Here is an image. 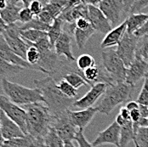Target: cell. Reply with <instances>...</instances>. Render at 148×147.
Returning <instances> with one entry per match:
<instances>
[{"label":"cell","mask_w":148,"mask_h":147,"mask_svg":"<svg viewBox=\"0 0 148 147\" xmlns=\"http://www.w3.org/2000/svg\"><path fill=\"white\" fill-rule=\"evenodd\" d=\"M21 9V7L17 6L15 3L9 2L6 8L0 10V17L7 25L16 23V21H19V15Z\"/></svg>","instance_id":"cell-21"},{"label":"cell","mask_w":148,"mask_h":147,"mask_svg":"<svg viewBox=\"0 0 148 147\" xmlns=\"http://www.w3.org/2000/svg\"><path fill=\"white\" fill-rule=\"evenodd\" d=\"M140 127H148V118L142 119L140 122Z\"/></svg>","instance_id":"cell-56"},{"label":"cell","mask_w":148,"mask_h":147,"mask_svg":"<svg viewBox=\"0 0 148 147\" xmlns=\"http://www.w3.org/2000/svg\"><path fill=\"white\" fill-rule=\"evenodd\" d=\"M139 38H140L134 34L126 31L118 45L116 52L123 61L126 67H129L136 57V49Z\"/></svg>","instance_id":"cell-8"},{"label":"cell","mask_w":148,"mask_h":147,"mask_svg":"<svg viewBox=\"0 0 148 147\" xmlns=\"http://www.w3.org/2000/svg\"><path fill=\"white\" fill-rule=\"evenodd\" d=\"M1 86L7 97L16 105L23 106L30 104L44 103L45 98L38 88H30L12 83L7 78L1 80Z\"/></svg>","instance_id":"cell-3"},{"label":"cell","mask_w":148,"mask_h":147,"mask_svg":"<svg viewBox=\"0 0 148 147\" xmlns=\"http://www.w3.org/2000/svg\"><path fill=\"white\" fill-rule=\"evenodd\" d=\"M119 114L125 118L126 120H130V111L125 107V106H123L120 108V111H119Z\"/></svg>","instance_id":"cell-47"},{"label":"cell","mask_w":148,"mask_h":147,"mask_svg":"<svg viewBox=\"0 0 148 147\" xmlns=\"http://www.w3.org/2000/svg\"><path fill=\"white\" fill-rule=\"evenodd\" d=\"M34 147H45L43 139H35Z\"/></svg>","instance_id":"cell-54"},{"label":"cell","mask_w":148,"mask_h":147,"mask_svg":"<svg viewBox=\"0 0 148 147\" xmlns=\"http://www.w3.org/2000/svg\"><path fill=\"white\" fill-rule=\"evenodd\" d=\"M134 34L135 36L139 37V38H140V37H142V36H145V35L148 34V20L146 21V23H145L140 29L137 30Z\"/></svg>","instance_id":"cell-46"},{"label":"cell","mask_w":148,"mask_h":147,"mask_svg":"<svg viewBox=\"0 0 148 147\" xmlns=\"http://www.w3.org/2000/svg\"><path fill=\"white\" fill-rule=\"evenodd\" d=\"M34 83L38 88L45 98V104L49 107L54 118L59 117L73 106L75 99L69 98L60 92L56 81L50 76L34 80Z\"/></svg>","instance_id":"cell-1"},{"label":"cell","mask_w":148,"mask_h":147,"mask_svg":"<svg viewBox=\"0 0 148 147\" xmlns=\"http://www.w3.org/2000/svg\"><path fill=\"white\" fill-rule=\"evenodd\" d=\"M134 87L126 83H117L107 85L101 101L97 105L98 112L109 115L118 105L125 103L131 98Z\"/></svg>","instance_id":"cell-4"},{"label":"cell","mask_w":148,"mask_h":147,"mask_svg":"<svg viewBox=\"0 0 148 147\" xmlns=\"http://www.w3.org/2000/svg\"><path fill=\"white\" fill-rule=\"evenodd\" d=\"M59 17L64 22L68 24H73L79 18H89V5L81 3L73 8L64 10Z\"/></svg>","instance_id":"cell-20"},{"label":"cell","mask_w":148,"mask_h":147,"mask_svg":"<svg viewBox=\"0 0 148 147\" xmlns=\"http://www.w3.org/2000/svg\"><path fill=\"white\" fill-rule=\"evenodd\" d=\"M148 70V62L141 58L140 56L136 55L134 62L127 67L126 71V79L125 83L132 87L145 77Z\"/></svg>","instance_id":"cell-12"},{"label":"cell","mask_w":148,"mask_h":147,"mask_svg":"<svg viewBox=\"0 0 148 147\" xmlns=\"http://www.w3.org/2000/svg\"><path fill=\"white\" fill-rule=\"evenodd\" d=\"M127 30V22L126 20L123 21L119 26L115 27L111 30L107 34H106L102 42L101 43V48L107 49L112 46L119 45L123 35L125 34Z\"/></svg>","instance_id":"cell-19"},{"label":"cell","mask_w":148,"mask_h":147,"mask_svg":"<svg viewBox=\"0 0 148 147\" xmlns=\"http://www.w3.org/2000/svg\"><path fill=\"white\" fill-rule=\"evenodd\" d=\"M35 139L31 135H25L3 141L2 147H34Z\"/></svg>","instance_id":"cell-25"},{"label":"cell","mask_w":148,"mask_h":147,"mask_svg":"<svg viewBox=\"0 0 148 147\" xmlns=\"http://www.w3.org/2000/svg\"><path fill=\"white\" fill-rule=\"evenodd\" d=\"M0 122H1V133L4 140L25 136V133L19 127V125L9 118L1 109H0Z\"/></svg>","instance_id":"cell-17"},{"label":"cell","mask_w":148,"mask_h":147,"mask_svg":"<svg viewBox=\"0 0 148 147\" xmlns=\"http://www.w3.org/2000/svg\"><path fill=\"white\" fill-rule=\"evenodd\" d=\"M101 59L104 70L112 81L115 83H125L127 67L117 52L113 49H106L101 53Z\"/></svg>","instance_id":"cell-5"},{"label":"cell","mask_w":148,"mask_h":147,"mask_svg":"<svg viewBox=\"0 0 148 147\" xmlns=\"http://www.w3.org/2000/svg\"><path fill=\"white\" fill-rule=\"evenodd\" d=\"M0 109L19 125L25 135H28L27 127V112L21 105L12 102L8 97L0 94Z\"/></svg>","instance_id":"cell-7"},{"label":"cell","mask_w":148,"mask_h":147,"mask_svg":"<svg viewBox=\"0 0 148 147\" xmlns=\"http://www.w3.org/2000/svg\"><path fill=\"white\" fill-rule=\"evenodd\" d=\"M89 20L95 31L107 34L112 29V25L97 6L89 5Z\"/></svg>","instance_id":"cell-15"},{"label":"cell","mask_w":148,"mask_h":147,"mask_svg":"<svg viewBox=\"0 0 148 147\" xmlns=\"http://www.w3.org/2000/svg\"><path fill=\"white\" fill-rule=\"evenodd\" d=\"M32 1V0H9V2L13 3H15V4H16L18 2H22L24 7H29L30 3H31Z\"/></svg>","instance_id":"cell-51"},{"label":"cell","mask_w":148,"mask_h":147,"mask_svg":"<svg viewBox=\"0 0 148 147\" xmlns=\"http://www.w3.org/2000/svg\"><path fill=\"white\" fill-rule=\"evenodd\" d=\"M0 57L12 65L23 67L26 70L38 71V72L47 74L45 69H43L39 66H32L29 64L26 59L21 58L20 56H18L16 54H15L12 51V49L10 48L9 44H7L3 35H0Z\"/></svg>","instance_id":"cell-10"},{"label":"cell","mask_w":148,"mask_h":147,"mask_svg":"<svg viewBox=\"0 0 148 147\" xmlns=\"http://www.w3.org/2000/svg\"><path fill=\"white\" fill-rule=\"evenodd\" d=\"M63 24L64 21L61 20L60 17H57L54 23L50 26L49 30L47 31L48 32V38L50 41V44H52V46L54 47L56 42L58 40L60 36L61 35L62 31H63Z\"/></svg>","instance_id":"cell-28"},{"label":"cell","mask_w":148,"mask_h":147,"mask_svg":"<svg viewBox=\"0 0 148 147\" xmlns=\"http://www.w3.org/2000/svg\"><path fill=\"white\" fill-rule=\"evenodd\" d=\"M102 0H85L84 3L88 4V5H93V6H99V4L101 3Z\"/></svg>","instance_id":"cell-52"},{"label":"cell","mask_w":148,"mask_h":147,"mask_svg":"<svg viewBox=\"0 0 148 147\" xmlns=\"http://www.w3.org/2000/svg\"><path fill=\"white\" fill-rule=\"evenodd\" d=\"M130 121H131V120H126V119L123 118V117H122L120 114L117 115L116 119H115V122L119 124L120 127H123V126H125V125H126Z\"/></svg>","instance_id":"cell-48"},{"label":"cell","mask_w":148,"mask_h":147,"mask_svg":"<svg viewBox=\"0 0 148 147\" xmlns=\"http://www.w3.org/2000/svg\"><path fill=\"white\" fill-rule=\"evenodd\" d=\"M64 147H77L74 145L73 142H67V143H65Z\"/></svg>","instance_id":"cell-59"},{"label":"cell","mask_w":148,"mask_h":147,"mask_svg":"<svg viewBox=\"0 0 148 147\" xmlns=\"http://www.w3.org/2000/svg\"><path fill=\"white\" fill-rule=\"evenodd\" d=\"M37 1L40 2V3L44 5V7H45V5H47L48 3H49L52 0H37Z\"/></svg>","instance_id":"cell-57"},{"label":"cell","mask_w":148,"mask_h":147,"mask_svg":"<svg viewBox=\"0 0 148 147\" xmlns=\"http://www.w3.org/2000/svg\"><path fill=\"white\" fill-rule=\"evenodd\" d=\"M21 31V26L14 23L7 26V28L3 35L12 51L21 58L26 59L29 45L25 42L24 39H22Z\"/></svg>","instance_id":"cell-6"},{"label":"cell","mask_w":148,"mask_h":147,"mask_svg":"<svg viewBox=\"0 0 148 147\" xmlns=\"http://www.w3.org/2000/svg\"><path fill=\"white\" fill-rule=\"evenodd\" d=\"M8 3H9V0H0V10L5 9Z\"/></svg>","instance_id":"cell-55"},{"label":"cell","mask_w":148,"mask_h":147,"mask_svg":"<svg viewBox=\"0 0 148 147\" xmlns=\"http://www.w3.org/2000/svg\"><path fill=\"white\" fill-rule=\"evenodd\" d=\"M36 17L38 18L41 21L45 22L46 24H49V25H52L56 20L49 12H48L47 10H43V11Z\"/></svg>","instance_id":"cell-44"},{"label":"cell","mask_w":148,"mask_h":147,"mask_svg":"<svg viewBox=\"0 0 148 147\" xmlns=\"http://www.w3.org/2000/svg\"><path fill=\"white\" fill-rule=\"evenodd\" d=\"M145 78H147L148 79V72H147V74H146V76H145Z\"/></svg>","instance_id":"cell-60"},{"label":"cell","mask_w":148,"mask_h":147,"mask_svg":"<svg viewBox=\"0 0 148 147\" xmlns=\"http://www.w3.org/2000/svg\"><path fill=\"white\" fill-rule=\"evenodd\" d=\"M120 133H121V127L116 122H113L105 130L98 133L96 138L92 142V144L95 147H98L105 144H111L116 147H119Z\"/></svg>","instance_id":"cell-13"},{"label":"cell","mask_w":148,"mask_h":147,"mask_svg":"<svg viewBox=\"0 0 148 147\" xmlns=\"http://www.w3.org/2000/svg\"><path fill=\"white\" fill-rule=\"evenodd\" d=\"M148 6V0H135L132 5L130 14L131 13H140L145 7Z\"/></svg>","instance_id":"cell-43"},{"label":"cell","mask_w":148,"mask_h":147,"mask_svg":"<svg viewBox=\"0 0 148 147\" xmlns=\"http://www.w3.org/2000/svg\"><path fill=\"white\" fill-rule=\"evenodd\" d=\"M69 27H72L74 28H77V29L81 30H86L92 27L91 22L89 20V18H79L77 19L74 23L73 24H69Z\"/></svg>","instance_id":"cell-41"},{"label":"cell","mask_w":148,"mask_h":147,"mask_svg":"<svg viewBox=\"0 0 148 147\" xmlns=\"http://www.w3.org/2000/svg\"><path fill=\"white\" fill-rule=\"evenodd\" d=\"M21 36L22 39H24L27 43H32L35 44L48 36L47 31H38V30H21Z\"/></svg>","instance_id":"cell-29"},{"label":"cell","mask_w":148,"mask_h":147,"mask_svg":"<svg viewBox=\"0 0 148 147\" xmlns=\"http://www.w3.org/2000/svg\"><path fill=\"white\" fill-rule=\"evenodd\" d=\"M137 102L141 105H145L148 106V79L145 78L143 86L140 89V92L138 95L137 98Z\"/></svg>","instance_id":"cell-39"},{"label":"cell","mask_w":148,"mask_h":147,"mask_svg":"<svg viewBox=\"0 0 148 147\" xmlns=\"http://www.w3.org/2000/svg\"><path fill=\"white\" fill-rule=\"evenodd\" d=\"M106 87L107 84L105 83H97L94 84L84 97L75 101L73 106L82 110L93 107V105L97 102V101L101 97H102L104 93L106 92Z\"/></svg>","instance_id":"cell-14"},{"label":"cell","mask_w":148,"mask_h":147,"mask_svg":"<svg viewBox=\"0 0 148 147\" xmlns=\"http://www.w3.org/2000/svg\"><path fill=\"white\" fill-rule=\"evenodd\" d=\"M135 133L134 131L133 122L130 121L125 126L121 127L120 133V146L126 147L131 141H134Z\"/></svg>","instance_id":"cell-27"},{"label":"cell","mask_w":148,"mask_h":147,"mask_svg":"<svg viewBox=\"0 0 148 147\" xmlns=\"http://www.w3.org/2000/svg\"><path fill=\"white\" fill-rule=\"evenodd\" d=\"M133 142L135 147H148V127H139Z\"/></svg>","instance_id":"cell-33"},{"label":"cell","mask_w":148,"mask_h":147,"mask_svg":"<svg viewBox=\"0 0 148 147\" xmlns=\"http://www.w3.org/2000/svg\"><path fill=\"white\" fill-rule=\"evenodd\" d=\"M51 25L46 24L45 22L41 21L38 18H33L31 21L26 24H22L21 26V30H38V31H48L50 28Z\"/></svg>","instance_id":"cell-35"},{"label":"cell","mask_w":148,"mask_h":147,"mask_svg":"<svg viewBox=\"0 0 148 147\" xmlns=\"http://www.w3.org/2000/svg\"><path fill=\"white\" fill-rule=\"evenodd\" d=\"M62 79H65L76 89L79 88L82 86H87V87L89 86V83L84 78L82 72H80V71L68 72L63 75Z\"/></svg>","instance_id":"cell-24"},{"label":"cell","mask_w":148,"mask_h":147,"mask_svg":"<svg viewBox=\"0 0 148 147\" xmlns=\"http://www.w3.org/2000/svg\"><path fill=\"white\" fill-rule=\"evenodd\" d=\"M27 112V127L28 134L34 139H43L48 133L54 117L49 107L43 103H34L21 106Z\"/></svg>","instance_id":"cell-2"},{"label":"cell","mask_w":148,"mask_h":147,"mask_svg":"<svg viewBox=\"0 0 148 147\" xmlns=\"http://www.w3.org/2000/svg\"><path fill=\"white\" fill-rule=\"evenodd\" d=\"M98 7L110 21L112 27L119 26L122 15L125 14L123 0H102Z\"/></svg>","instance_id":"cell-11"},{"label":"cell","mask_w":148,"mask_h":147,"mask_svg":"<svg viewBox=\"0 0 148 147\" xmlns=\"http://www.w3.org/2000/svg\"><path fill=\"white\" fill-rule=\"evenodd\" d=\"M40 52L39 50L33 45H29L27 53V59L26 60L32 66H38V62L40 60Z\"/></svg>","instance_id":"cell-38"},{"label":"cell","mask_w":148,"mask_h":147,"mask_svg":"<svg viewBox=\"0 0 148 147\" xmlns=\"http://www.w3.org/2000/svg\"><path fill=\"white\" fill-rule=\"evenodd\" d=\"M98 112L96 107H90L81 111H68V115L73 125L78 129L84 131L90 123L92 119Z\"/></svg>","instance_id":"cell-16"},{"label":"cell","mask_w":148,"mask_h":147,"mask_svg":"<svg viewBox=\"0 0 148 147\" xmlns=\"http://www.w3.org/2000/svg\"><path fill=\"white\" fill-rule=\"evenodd\" d=\"M76 66L79 71L82 72L90 67L95 66V60L93 56L88 54H84L80 55L76 60Z\"/></svg>","instance_id":"cell-34"},{"label":"cell","mask_w":148,"mask_h":147,"mask_svg":"<svg viewBox=\"0 0 148 147\" xmlns=\"http://www.w3.org/2000/svg\"><path fill=\"white\" fill-rule=\"evenodd\" d=\"M82 73L85 81L89 83V87L90 86L92 87L94 84L100 83V77L101 73V70L96 66L84 71Z\"/></svg>","instance_id":"cell-32"},{"label":"cell","mask_w":148,"mask_h":147,"mask_svg":"<svg viewBox=\"0 0 148 147\" xmlns=\"http://www.w3.org/2000/svg\"><path fill=\"white\" fill-rule=\"evenodd\" d=\"M7 24L2 20V18L0 17V35H3V32L5 31V30L7 28Z\"/></svg>","instance_id":"cell-53"},{"label":"cell","mask_w":148,"mask_h":147,"mask_svg":"<svg viewBox=\"0 0 148 147\" xmlns=\"http://www.w3.org/2000/svg\"><path fill=\"white\" fill-rule=\"evenodd\" d=\"M148 20V14L145 13H131L126 19L127 30L129 33L134 34L138 29H140Z\"/></svg>","instance_id":"cell-22"},{"label":"cell","mask_w":148,"mask_h":147,"mask_svg":"<svg viewBox=\"0 0 148 147\" xmlns=\"http://www.w3.org/2000/svg\"><path fill=\"white\" fill-rule=\"evenodd\" d=\"M69 29L71 31V32L73 34L75 42L77 44V48L80 50L84 49L87 41L95 32V30L94 29L93 27H91L90 28L86 30L77 29V28H74V27H69Z\"/></svg>","instance_id":"cell-23"},{"label":"cell","mask_w":148,"mask_h":147,"mask_svg":"<svg viewBox=\"0 0 148 147\" xmlns=\"http://www.w3.org/2000/svg\"><path fill=\"white\" fill-rule=\"evenodd\" d=\"M3 141H4V139L3 138V135H2V133H1V122H0V147H2Z\"/></svg>","instance_id":"cell-58"},{"label":"cell","mask_w":148,"mask_h":147,"mask_svg":"<svg viewBox=\"0 0 148 147\" xmlns=\"http://www.w3.org/2000/svg\"><path fill=\"white\" fill-rule=\"evenodd\" d=\"M67 2L68 0H52L49 3L45 5L43 10L49 12L55 19H56L66 8Z\"/></svg>","instance_id":"cell-30"},{"label":"cell","mask_w":148,"mask_h":147,"mask_svg":"<svg viewBox=\"0 0 148 147\" xmlns=\"http://www.w3.org/2000/svg\"><path fill=\"white\" fill-rule=\"evenodd\" d=\"M136 55L140 56L145 60L148 61V34L139 38L136 49Z\"/></svg>","instance_id":"cell-37"},{"label":"cell","mask_w":148,"mask_h":147,"mask_svg":"<svg viewBox=\"0 0 148 147\" xmlns=\"http://www.w3.org/2000/svg\"><path fill=\"white\" fill-rule=\"evenodd\" d=\"M75 140L78 144V147H95L92 143L89 142V140L86 139V137L84 134V131L82 130L77 131L76 134Z\"/></svg>","instance_id":"cell-42"},{"label":"cell","mask_w":148,"mask_h":147,"mask_svg":"<svg viewBox=\"0 0 148 147\" xmlns=\"http://www.w3.org/2000/svg\"><path fill=\"white\" fill-rule=\"evenodd\" d=\"M68 111L59 117L54 118L52 122V128L56 129L64 143L73 142V140H75L76 134L78 131L69 118Z\"/></svg>","instance_id":"cell-9"},{"label":"cell","mask_w":148,"mask_h":147,"mask_svg":"<svg viewBox=\"0 0 148 147\" xmlns=\"http://www.w3.org/2000/svg\"><path fill=\"white\" fill-rule=\"evenodd\" d=\"M25 70V68L12 65L0 57V80L7 78V77L21 73Z\"/></svg>","instance_id":"cell-26"},{"label":"cell","mask_w":148,"mask_h":147,"mask_svg":"<svg viewBox=\"0 0 148 147\" xmlns=\"http://www.w3.org/2000/svg\"><path fill=\"white\" fill-rule=\"evenodd\" d=\"M54 48H55V51L56 55L60 57L63 55L70 62H74L77 60L72 52L71 35L67 31H62L58 40L56 42Z\"/></svg>","instance_id":"cell-18"},{"label":"cell","mask_w":148,"mask_h":147,"mask_svg":"<svg viewBox=\"0 0 148 147\" xmlns=\"http://www.w3.org/2000/svg\"><path fill=\"white\" fill-rule=\"evenodd\" d=\"M124 2V6H125V14H130V9L135 2V0H123Z\"/></svg>","instance_id":"cell-50"},{"label":"cell","mask_w":148,"mask_h":147,"mask_svg":"<svg viewBox=\"0 0 148 147\" xmlns=\"http://www.w3.org/2000/svg\"><path fill=\"white\" fill-rule=\"evenodd\" d=\"M44 144L45 147H64L65 145L54 128H50L48 133L45 136Z\"/></svg>","instance_id":"cell-31"},{"label":"cell","mask_w":148,"mask_h":147,"mask_svg":"<svg viewBox=\"0 0 148 147\" xmlns=\"http://www.w3.org/2000/svg\"><path fill=\"white\" fill-rule=\"evenodd\" d=\"M58 88L60 90L61 93H63L66 96L75 99L77 95V89L73 87L68 82H66L65 79H61L57 83Z\"/></svg>","instance_id":"cell-36"},{"label":"cell","mask_w":148,"mask_h":147,"mask_svg":"<svg viewBox=\"0 0 148 147\" xmlns=\"http://www.w3.org/2000/svg\"><path fill=\"white\" fill-rule=\"evenodd\" d=\"M125 107L130 111H132V110L140 108V104L138 103L137 101H130V102L127 103V105H125Z\"/></svg>","instance_id":"cell-49"},{"label":"cell","mask_w":148,"mask_h":147,"mask_svg":"<svg viewBox=\"0 0 148 147\" xmlns=\"http://www.w3.org/2000/svg\"><path fill=\"white\" fill-rule=\"evenodd\" d=\"M35 15L31 11L29 7H23L19 15V21L22 24H26L31 21Z\"/></svg>","instance_id":"cell-40"},{"label":"cell","mask_w":148,"mask_h":147,"mask_svg":"<svg viewBox=\"0 0 148 147\" xmlns=\"http://www.w3.org/2000/svg\"><path fill=\"white\" fill-rule=\"evenodd\" d=\"M29 9L31 10V11L33 13V15L35 16H38L43 11L44 5L40 2H38L37 0H32L31 2V3H30Z\"/></svg>","instance_id":"cell-45"}]
</instances>
